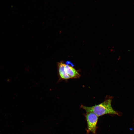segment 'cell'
Returning <instances> with one entry per match:
<instances>
[{"label":"cell","instance_id":"cell-1","mask_svg":"<svg viewBox=\"0 0 134 134\" xmlns=\"http://www.w3.org/2000/svg\"><path fill=\"white\" fill-rule=\"evenodd\" d=\"M105 100L101 103L91 106H86L81 105L80 107L86 112H92L98 117L106 114H116L119 116V113L115 111L111 105L112 98L106 97Z\"/></svg>","mask_w":134,"mask_h":134},{"label":"cell","instance_id":"cell-2","mask_svg":"<svg viewBox=\"0 0 134 134\" xmlns=\"http://www.w3.org/2000/svg\"><path fill=\"white\" fill-rule=\"evenodd\" d=\"M87 125V133L91 132L96 134L98 117L91 112H86L85 115Z\"/></svg>","mask_w":134,"mask_h":134},{"label":"cell","instance_id":"cell-3","mask_svg":"<svg viewBox=\"0 0 134 134\" xmlns=\"http://www.w3.org/2000/svg\"><path fill=\"white\" fill-rule=\"evenodd\" d=\"M65 71L70 78H78L80 76L79 73L75 69L68 65L65 64Z\"/></svg>","mask_w":134,"mask_h":134},{"label":"cell","instance_id":"cell-4","mask_svg":"<svg viewBox=\"0 0 134 134\" xmlns=\"http://www.w3.org/2000/svg\"><path fill=\"white\" fill-rule=\"evenodd\" d=\"M58 65L59 74L61 78L63 79H67L70 78L65 71V64L62 62H60L58 63Z\"/></svg>","mask_w":134,"mask_h":134}]
</instances>
